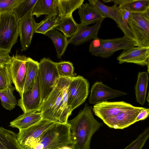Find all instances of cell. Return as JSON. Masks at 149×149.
<instances>
[{
  "instance_id": "484cf974",
  "label": "cell",
  "mask_w": 149,
  "mask_h": 149,
  "mask_svg": "<svg viewBox=\"0 0 149 149\" xmlns=\"http://www.w3.org/2000/svg\"><path fill=\"white\" fill-rule=\"evenodd\" d=\"M39 63L30 57L26 61V73L23 93L31 89L38 74Z\"/></svg>"
},
{
  "instance_id": "277c9868",
  "label": "cell",
  "mask_w": 149,
  "mask_h": 149,
  "mask_svg": "<svg viewBox=\"0 0 149 149\" xmlns=\"http://www.w3.org/2000/svg\"><path fill=\"white\" fill-rule=\"evenodd\" d=\"M38 74L42 103L56 86L60 76L55 62L45 57L39 63Z\"/></svg>"
},
{
  "instance_id": "ba28073f",
  "label": "cell",
  "mask_w": 149,
  "mask_h": 149,
  "mask_svg": "<svg viewBox=\"0 0 149 149\" xmlns=\"http://www.w3.org/2000/svg\"><path fill=\"white\" fill-rule=\"evenodd\" d=\"M100 41L98 47L89 52L93 56L104 58L111 56L118 50L127 49L136 45L135 41L125 36L110 39L100 38Z\"/></svg>"
},
{
  "instance_id": "cb8c5ba5",
  "label": "cell",
  "mask_w": 149,
  "mask_h": 149,
  "mask_svg": "<svg viewBox=\"0 0 149 149\" xmlns=\"http://www.w3.org/2000/svg\"><path fill=\"white\" fill-rule=\"evenodd\" d=\"M148 80V73L139 72L135 87V94L137 102L142 105L145 102Z\"/></svg>"
},
{
  "instance_id": "8fae6325",
  "label": "cell",
  "mask_w": 149,
  "mask_h": 149,
  "mask_svg": "<svg viewBox=\"0 0 149 149\" xmlns=\"http://www.w3.org/2000/svg\"><path fill=\"white\" fill-rule=\"evenodd\" d=\"M134 107L123 101L110 102L105 101L95 104L92 109L94 114L103 121Z\"/></svg>"
},
{
  "instance_id": "5bb4252c",
  "label": "cell",
  "mask_w": 149,
  "mask_h": 149,
  "mask_svg": "<svg viewBox=\"0 0 149 149\" xmlns=\"http://www.w3.org/2000/svg\"><path fill=\"white\" fill-rule=\"evenodd\" d=\"M127 94L124 92L111 88L101 81H97L91 87L88 101L91 104H96Z\"/></svg>"
},
{
  "instance_id": "603a6c76",
  "label": "cell",
  "mask_w": 149,
  "mask_h": 149,
  "mask_svg": "<svg viewBox=\"0 0 149 149\" xmlns=\"http://www.w3.org/2000/svg\"><path fill=\"white\" fill-rule=\"evenodd\" d=\"M52 41L56 49L57 56L60 58L63 55L68 45L67 38L62 32L53 29L45 34Z\"/></svg>"
},
{
  "instance_id": "f546056e",
  "label": "cell",
  "mask_w": 149,
  "mask_h": 149,
  "mask_svg": "<svg viewBox=\"0 0 149 149\" xmlns=\"http://www.w3.org/2000/svg\"><path fill=\"white\" fill-rule=\"evenodd\" d=\"M89 3L97 8L105 17L114 21L118 14L119 6L114 5L112 6H106L99 0H88Z\"/></svg>"
},
{
  "instance_id": "9a60e30c",
  "label": "cell",
  "mask_w": 149,
  "mask_h": 149,
  "mask_svg": "<svg viewBox=\"0 0 149 149\" xmlns=\"http://www.w3.org/2000/svg\"><path fill=\"white\" fill-rule=\"evenodd\" d=\"M32 9L19 20V33L22 51H26L29 47L35 33L36 22L31 14Z\"/></svg>"
},
{
  "instance_id": "30bf717a",
  "label": "cell",
  "mask_w": 149,
  "mask_h": 149,
  "mask_svg": "<svg viewBox=\"0 0 149 149\" xmlns=\"http://www.w3.org/2000/svg\"><path fill=\"white\" fill-rule=\"evenodd\" d=\"M27 58L25 56L16 54L11 57L10 63L6 65L12 83L20 97L23 93L25 81Z\"/></svg>"
},
{
  "instance_id": "3957f363",
  "label": "cell",
  "mask_w": 149,
  "mask_h": 149,
  "mask_svg": "<svg viewBox=\"0 0 149 149\" xmlns=\"http://www.w3.org/2000/svg\"><path fill=\"white\" fill-rule=\"evenodd\" d=\"M62 77L48 97L42 102L40 111L42 119L66 124L68 118L64 111L62 94Z\"/></svg>"
},
{
  "instance_id": "7c38bea8",
  "label": "cell",
  "mask_w": 149,
  "mask_h": 149,
  "mask_svg": "<svg viewBox=\"0 0 149 149\" xmlns=\"http://www.w3.org/2000/svg\"><path fill=\"white\" fill-rule=\"evenodd\" d=\"M20 97L17 105L24 113L34 111L40 112L42 101L38 72L33 87L23 92Z\"/></svg>"
},
{
  "instance_id": "5b68a950",
  "label": "cell",
  "mask_w": 149,
  "mask_h": 149,
  "mask_svg": "<svg viewBox=\"0 0 149 149\" xmlns=\"http://www.w3.org/2000/svg\"><path fill=\"white\" fill-rule=\"evenodd\" d=\"M19 21L13 12L0 15V48L10 52L19 36Z\"/></svg>"
},
{
  "instance_id": "ffe728a7",
  "label": "cell",
  "mask_w": 149,
  "mask_h": 149,
  "mask_svg": "<svg viewBox=\"0 0 149 149\" xmlns=\"http://www.w3.org/2000/svg\"><path fill=\"white\" fill-rule=\"evenodd\" d=\"M131 0L125 1L119 5V10L115 21L118 26L123 33L125 36L135 41L134 38L129 29L128 20L130 11L129 6Z\"/></svg>"
},
{
  "instance_id": "d6986e66",
  "label": "cell",
  "mask_w": 149,
  "mask_h": 149,
  "mask_svg": "<svg viewBox=\"0 0 149 149\" xmlns=\"http://www.w3.org/2000/svg\"><path fill=\"white\" fill-rule=\"evenodd\" d=\"M42 119L40 112L31 111L24 113L10 123V126L19 130L27 128L37 123Z\"/></svg>"
},
{
  "instance_id": "f35d334b",
  "label": "cell",
  "mask_w": 149,
  "mask_h": 149,
  "mask_svg": "<svg viewBox=\"0 0 149 149\" xmlns=\"http://www.w3.org/2000/svg\"><path fill=\"white\" fill-rule=\"evenodd\" d=\"M149 94L148 93V95L147 97V100L148 101V102H149Z\"/></svg>"
},
{
  "instance_id": "8d00e7d4",
  "label": "cell",
  "mask_w": 149,
  "mask_h": 149,
  "mask_svg": "<svg viewBox=\"0 0 149 149\" xmlns=\"http://www.w3.org/2000/svg\"><path fill=\"white\" fill-rule=\"evenodd\" d=\"M8 50L0 48V65H5L10 62L11 57Z\"/></svg>"
},
{
  "instance_id": "e575fe53",
  "label": "cell",
  "mask_w": 149,
  "mask_h": 149,
  "mask_svg": "<svg viewBox=\"0 0 149 149\" xmlns=\"http://www.w3.org/2000/svg\"><path fill=\"white\" fill-rule=\"evenodd\" d=\"M12 83L6 65H0V91L12 86Z\"/></svg>"
},
{
  "instance_id": "83f0119b",
  "label": "cell",
  "mask_w": 149,
  "mask_h": 149,
  "mask_svg": "<svg viewBox=\"0 0 149 149\" xmlns=\"http://www.w3.org/2000/svg\"><path fill=\"white\" fill-rule=\"evenodd\" d=\"M60 18L58 15H47L40 22L36 23L35 33L45 35L49 31L55 29L58 24Z\"/></svg>"
},
{
  "instance_id": "d4e9b609",
  "label": "cell",
  "mask_w": 149,
  "mask_h": 149,
  "mask_svg": "<svg viewBox=\"0 0 149 149\" xmlns=\"http://www.w3.org/2000/svg\"><path fill=\"white\" fill-rule=\"evenodd\" d=\"M0 149H22L17 141V134L0 127Z\"/></svg>"
},
{
  "instance_id": "836d02e7",
  "label": "cell",
  "mask_w": 149,
  "mask_h": 149,
  "mask_svg": "<svg viewBox=\"0 0 149 149\" xmlns=\"http://www.w3.org/2000/svg\"><path fill=\"white\" fill-rule=\"evenodd\" d=\"M130 12L143 13L149 10V0H131L129 6Z\"/></svg>"
},
{
  "instance_id": "8992f818",
  "label": "cell",
  "mask_w": 149,
  "mask_h": 149,
  "mask_svg": "<svg viewBox=\"0 0 149 149\" xmlns=\"http://www.w3.org/2000/svg\"><path fill=\"white\" fill-rule=\"evenodd\" d=\"M128 24L136 46L149 47V10L143 13L130 12Z\"/></svg>"
},
{
  "instance_id": "1f68e13d",
  "label": "cell",
  "mask_w": 149,
  "mask_h": 149,
  "mask_svg": "<svg viewBox=\"0 0 149 149\" xmlns=\"http://www.w3.org/2000/svg\"><path fill=\"white\" fill-rule=\"evenodd\" d=\"M60 77L72 78L75 76L73 64L67 61L55 63Z\"/></svg>"
},
{
  "instance_id": "4fadbf2b",
  "label": "cell",
  "mask_w": 149,
  "mask_h": 149,
  "mask_svg": "<svg viewBox=\"0 0 149 149\" xmlns=\"http://www.w3.org/2000/svg\"><path fill=\"white\" fill-rule=\"evenodd\" d=\"M119 63H135L142 66L146 65L149 73V47H135L123 50L117 57Z\"/></svg>"
},
{
  "instance_id": "6da1fadb",
  "label": "cell",
  "mask_w": 149,
  "mask_h": 149,
  "mask_svg": "<svg viewBox=\"0 0 149 149\" xmlns=\"http://www.w3.org/2000/svg\"><path fill=\"white\" fill-rule=\"evenodd\" d=\"M92 109L86 103L76 117L67 121L72 149H90L92 137L103 126L94 118Z\"/></svg>"
},
{
  "instance_id": "e0dca14e",
  "label": "cell",
  "mask_w": 149,
  "mask_h": 149,
  "mask_svg": "<svg viewBox=\"0 0 149 149\" xmlns=\"http://www.w3.org/2000/svg\"><path fill=\"white\" fill-rule=\"evenodd\" d=\"M104 19L100 20L92 26H89L81 23L78 24V28L76 32L71 38L68 40V44H72L75 45H79L98 37V31Z\"/></svg>"
},
{
  "instance_id": "44dd1931",
  "label": "cell",
  "mask_w": 149,
  "mask_h": 149,
  "mask_svg": "<svg viewBox=\"0 0 149 149\" xmlns=\"http://www.w3.org/2000/svg\"><path fill=\"white\" fill-rule=\"evenodd\" d=\"M84 0H56L57 15L60 17L72 15L73 12L83 3Z\"/></svg>"
},
{
  "instance_id": "ac0fdd59",
  "label": "cell",
  "mask_w": 149,
  "mask_h": 149,
  "mask_svg": "<svg viewBox=\"0 0 149 149\" xmlns=\"http://www.w3.org/2000/svg\"><path fill=\"white\" fill-rule=\"evenodd\" d=\"M81 23L88 25L106 18L96 7L89 3H83L78 8Z\"/></svg>"
},
{
  "instance_id": "4316f807",
  "label": "cell",
  "mask_w": 149,
  "mask_h": 149,
  "mask_svg": "<svg viewBox=\"0 0 149 149\" xmlns=\"http://www.w3.org/2000/svg\"><path fill=\"white\" fill-rule=\"evenodd\" d=\"M78 24L74 20L72 15L60 17L59 21L56 29L61 31L67 37L71 38L76 33Z\"/></svg>"
},
{
  "instance_id": "ab89813d",
  "label": "cell",
  "mask_w": 149,
  "mask_h": 149,
  "mask_svg": "<svg viewBox=\"0 0 149 149\" xmlns=\"http://www.w3.org/2000/svg\"></svg>"
},
{
  "instance_id": "7402d4cb",
  "label": "cell",
  "mask_w": 149,
  "mask_h": 149,
  "mask_svg": "<svg viewBox=\"0 0 149 149\" xmlns=\"http://www.w3.org/2000/svg\"><path fill=\"white\" fill-rule=\"evenodd\" d=\"M31 14L37 18L44 15H57L56 0H37L33 8Z\"/></svg>"
},
{
  "instance_id": "d590c367",
  "label": "cell",
  "mask_w": 149,
  "mask_h": 149,
  "mask_svg": "<svg viewBox=\"0 0 149 149\" xmlns=\"http://www.w3.org/2000/svg\"><path fill=\"white\" fill-rule=\"evenodd\" d=\"M22 0H0V15L13 12Z\"/></svg>"
},
{
  "instance_id": "f1b7e54d",
  "label": "cell",
  "mask_w": 149,
  "mask_h": 149,
  "mask_svg": "<svg viewBox=\"0 0 149 149\" xmlns=\"http://www.w3.org/2000/svg\"><path fill=\"white\" fill-rule=\"evenodd\" d=\"M15 87L12 86L0 91V99L1 104L6 109L11 111L14 108L17 104V100L13 94Z\"/></svg>"
},
{
  "instance_id": "74e56055",
  "label": "cell",
  "mask_w": 149,
  "mask_h": 149,
  "mask_svg": "<svg viewBox=\"0 0 149 149\" xmlns=\"http://www.w3.org/2000/svg\"><path fill=\"white\" fill-rule=\"evenodd\" d=\"M149 113V109L146 108L144 109L141 111L138 115L136 119V122L140 120H144L148 116Z\"/></svg>"
},
{
  "instance_id": "2e32d148",
  "label": "cell",
  "mask_w": 149,
  "mask_h": 149,
  "mask_svg": "<svg viewBox=\"0 0 149 149\" xmlns=\"http://www.w3.org/2000/svg\"><path fill=\"white\" fill-rule=\"evenodd\" d=\"M145 108L136 107L125 111L114 117L103 121L108 127L114 129H123L136 123L139 113Z\"/></svg>"
},
{
  "instance_id": "d6a6232c",
  "label": "cell",
  "mask_w": 149,
  "mask_h": 149,
  "mask_svg": "<svg viewBox=\"0 0 149 149\" xmlns=\"http://www.w3.org/2000/svg\"><path fill=\"white\" fill-rule=\"evenodd\" d=\"M149 136V127H148L124 149H142Z\"/></svg>"
},
{
  "instance_id": "4dcf8cb0",
  "label": "cell",
  "mask_w": 149,
  "mask_h": 149,
  "mask_svg": "<svg viewBox=\"0 0 149 149\" xmlns=\"http://www.w3.org/2000/svg\"><path fill=\"white\" fill-rule=\"evenodd\" d=\"M37 0H22L13 10V12L19 20L32 9Z\"/></svg>"
},
{
  "instance_id": "7a4b0ae2",
  "label": "cell",
  "mask_w": 149,
  "mask_h": 149,
  "mask_svg": "<svg viewBox=\"0 0 149 149\" xmlns=\"http://www.w3.org/2000/svg\"><path fill=\"white\" fill-rule=\"evenodd\" d=\"M70 144L71 142L69 125L67 123L55 122L28 149H60Z\"/></svg>"
},
{
  "instance_id": "9c48e42d",
  "label": "cell",
  "mask_w": 149,
  "mask_h": 149,
  "mask_svg": "<svg viewBox=\"0 0 149 149\" xmlns=\"http://www.w3.org/2000/svg\"><path fill=\"white\" fill-rule=\"evenodd\" d=\"M55 122L42 119L37 123L19 130L17 141L22 149H28L33 145L42 134Z\"/></svg>"
},
{
  "instance_id": "52a82bcc",
  "label": "cell",
  "mask_w": 149,
  "mask_h": 149,
  "mask_svg": "<svg viewBox=\"0 0 149 149\" xmlns=\"http://www.w3.org/2000/svg\"><path fill=\"white\" fill-rule=\"evenodd\" d=\"M89 83L79 75L72 78L68 89V108L70 116L72 111L84 103L89 93Z\"/></svg>"
}]
</instances>
